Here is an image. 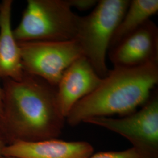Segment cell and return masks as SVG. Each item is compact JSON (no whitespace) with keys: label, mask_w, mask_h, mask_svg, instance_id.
Returning a JSON list of instances; mask_svg holds the SVG:
<instances>
[{"label":"cell","mask_w":158,"mask_h":158,"mask_svg":"<svg viewBox=\"0 0 158 158\" xmlns=\"http://www.w3.org/2000/svg\"><path fill=\"white\" fill-rule=\"evenodd\" d=\"M1 124L10 143L57 138L66 118L59 107L56 87L24 72L21 80L3 79Z\"/></svg>","instance_id":"obj_1"},{"label":"cell","mask_w":158,"mask_h":158,"mask_svg":"<svg viewBox=\"0 0 158 158\" xmlns=\"http://www.w3.org/2000/svg\"><path fill=\"white\" fill-rule=\"evenodd\" d=\"M158 82V62L136 68L114 67L95 90L74 106L66 120L76 126L94 117L129 115L148 102Z\"/></svg>","instance_id":"obj_2"},{"label":"cell","mask_w":158,"mask_h":158,"mask_svg":"<svg viewBox=\"0 0 158 158\" xmlns=\"http://www.w3.org/2000/svg\"><path fill=\"white\" fill-rule=\"evenodd\" d=\"M129 0H101L89 15L79 17L76 40L83 55L102 77L110 70L106 55L115 31L129 6Z\"/></svg>","instance_id":"obj_3"},{"label":"cell","mask_w":158,"mask_h":158,"mask_svg":"<svg viewBox=\"0 0 158 158\" xmlns=\"http://www.w3.org/2000/svg\"><path fill=\"white\" fill-rule=\"evenodd\" d=\"M79 17L68 0H28L13 32L18 43L74 40Z\"/></svg>","instance_id":"obj_4"},{"label":"cell","mask_w":158,"mask_h":158,"mask_svg":"<svg viewBox=\"0 0 158 158\" xmlns=\"http://www.w3.org/2000/svg\"><path fill=\"white\" fill-rule=\"evenodd\" d=\"M85 123L100 126L124 136L141 158H158L157 91L138 111L120 118L94 117Z\"/></svg>","instance_id":"obj_5"},{"label":"cell","mask_w":158,"mask_h":158,"mask_svg":"<svg viewBox=\"0 0 158 158\" xmlns=\"http://www.w3.org/2000/svg\"><path fill=\"white\" fill-rule=\"evenodd\" d=\"M23 70L56 87L63 74L73 63L83 56L75 40L18 43Z\"/></svg>","instance_id":"obj_6"},{"label":"cell","mask_w":158,"mask_h":158,"mask_svg":"<svg viewBox=\"0 0 158 158\" xmlns=\"http://www.w3.org/2000/svg\"><path fill=\"white\" fill-rule=\"evenodd\" d=\"M114 67L136 68L158 62V28L148 20L110 50Z\"/></svg>","instance_id":"obj_7"},{"label":"cell","mask_w":158,"mask_h":158,"mask_svg":"<svg viewBox=\"0 0 158 158\" xmlns=\"http://www.w3.org/2000/svg\"><path fill=\"white\" fill-rule=\"evenodd\" d=\"M102 79L84 56L77 59L65 70L56 91L58 103L66 118L74 106L95 90Z\"/></svg>","instance_id":"obj_8"},{"label":"cell","mask_w":158,"mask_h":158,"mask_svg":"<svg viewBox=\"0 0 158 158\" xmlns=\"http://www.w3.org/2000/svg\"><path fill=\"white\" fill-rule=\"evenodd\" d=\"M93 147L87 142L64 141L57 138L35 142L15 141L4 150L11 158H88Z\"/></svg>","instance_id":"obj_9"},{"label":"cell","mask_w":158,"mask_h":158,"mask_svg":"<svg viewBox=\"0 0 158 158\" xmlns=\"http://www.w3.org/2000/svg\"><path fill=\"white\" fill-rule=\"evenodd\" d=\"M12 0L0 3V78L21 80L23 76L21 54L12 29Z\"/></svg>","instance_id":"obj_10"},{"label":"cell","mask_w":158,"mask_h":158,"mask_svg":"<svg viewBox=\"0 0 158 158\" xmlns=\"http://www.w3.org/2000/svg\"><path fill=\"white\" fill-rule=\"evenodd\" d=\"M158 11V0L130 1L127 10L113 35L108 51L139 28Z\"/></svg>","instance_id":"obj_11"},{"label":"cell","mask_w":158,"mask_h":158,"mask_svg":"<svg viewBox=\"0 0 158 158\" xmlns=\"http://www.w3.org/2000/svg\"><path fill=\"white\" fill-rule=\"evenodd\" d=\"M88 158H141L135 150L132 148L123 151L98 152Z\"/></svg>","instance_id":"obj_12"},{"label":"cell","mask_w":158,"mask_h":158,"mask_svg":"<svg viewBox=\"0 0 158 158\" xmlns=\"http://www.w3.org/2000/svg\"><path fill=\"white\" fill-rule=\"evenodd\" d=\"M71 8H74L81 11L90 10L96 6L98 1L96 0H68Z\"/></svg>","instance_id":"obj_13"},{"label":"cell","mask_w":158,"mask_h":158,"mask_svg":"<svg viewBox=\"0 0 158 158\" xmlns=\"http://www.w3.org/2000/svg\"><path fill=\"white\" fill-rule=\"evenodd\" d=\"M10 143V140L2 125L0 123V158L3 157L4 150L6 147Z\"/></svg>","instance_id":"obj_14"},{"label":"cell","mask_w":158,"mask_h":158,"mask_svg":"<svg viewBox=\"0 0 158 158\" xmlns=\"http://www.w3.org/2000/svg\"><path fill=\"white\" fill-rule=\"evenodd\" d=\"M3 116V90L0 87V123Z\"/></svg>","instance_id":"obj_15"},{"label":"cell","mask_w":158,"mask_h":158,"mask_svg":"<svg viewBox=\"0 0 158 158\" xmlns=\"http://www.w3.org/2000/svg\"><path fill=\"white\" fill-rule=\"evenodd\" d=\"M2 158H8V157H5V156H3Z\"/></svg>","instance_id":"obj_16"}]
</instances>
